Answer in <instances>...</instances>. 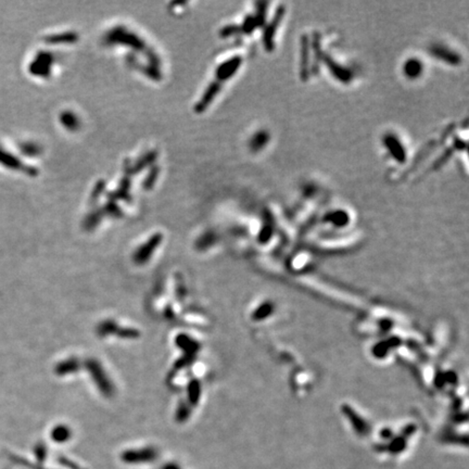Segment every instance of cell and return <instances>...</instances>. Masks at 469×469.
<instances>
[{
    "instance_id": "obj_1",
    "label": "cell",
    "mask_w": 469,
    "mask_h": 469,
    "mask_svg": "<svg viewBox=\"0 0 469 469\" xmlns=\"http://www.w3.org/2000/svg\"><path fill=\"white\" fill-rule=\"evenodd\" d=\"M106 43L108 44L116 43V44H121V45L123 44V45L132 47L133 49L139 50V51H146L149 57L150 62L153 64V66L157 68V66L160 64L158 56L153 51H150V50L146 47L144 41H142V39L138 37L136 34H134V33L127 32L124 28L112 29L106 35Z\"/></svg>"
},
{
    "instance_id": "obj_2",
    "label": "cell",
    "mask_w": 469,
    "mask_h": 469,
    "mask_svg": "<svg viewBox=\"0 0 469 469\" xmlns=\"http://www.w3.org/2000/svg\"><path fill=\"white\" fill-rule=\"evenodd\" d=\"M86 368L99 391L106 397H112L114 395L115 389L101 364H100L97 359L90 358L86 362Z\"/></svg>"
},
{
    "instance_id": "obj_3",
    "label": "cell",
    "mask_w": 469,
    "mask_h": 469,
    "mask_svg": "<svg viewBox=\"0 0 469 469\" xmlns=\"http://www.w3.org/2000/svg\"><path fill=\"white\" fill-rule=\"evenodd\" d=\"M159 456L158 451L154 448L147 447L135 450H127L121 455V459L124 463L137 465V464H147L152 463Z\"/></svg>"
},
{
    "instance_id": "obj_4",
    "label": "cell",
    "mask_w": 469,
    "mask_h": 469,
    "mask_svg": "<svg viewBox=\"0 0 469 469\" xmlns=\"http://www.w3.org/2000/svg\"><path fill=\"white\" fill-rule=\"evenodd\" d=\"M162 239L163 237L161 233H154L151 238H150L148 241H146L144 245L136 250V252L134 253V256H133L134 262H135L137 265L146 264L149 261V258L152 256L153 251L159 246H160Z\"/></svg>"
},
{
    "instance_id": "obj_5",
    "label": "cell",
    "mask_w": 469,
    "mask_h": 469,
    "mask_svg": "<svg viewBox=\"0 0 469 469\" xmlns=\"http://www.w3.org/2000/svg\"><path fill=\"white\" fill-rule=\"evenodd\" d=\"M241 64H242V58L240 56L232 57L228 59L227 61L221 63L215 72L216 81L223 83L225 81L229 80L232 75L236 74V72L238 71Z\"/></svg>"
},
{
    "instance_id": "obj_6",
    "label": "cell",
    "mask_w": 469,
    "mask_h": 469,
    "mask_svg": "<svg viewBox=\"0 0 469 469\" xmlns=\"http://www.w3.org/2000/svg\"><path fill=\"white\" fill-rule=\"evenodd\" d=\"M283 13H284V9L282 7H279L278 8V10L276 11L275 15H274V18L272 19L271 23L269 24V27H267L264 31V36H263V41H264V46L267 50H273L274 48V37H275V34H276V32H277V29L279 27V24L282 20V16H283Z\"/></svg>"
},
{
    "instance_id": "obj_7",
    "label": "cell",
    "mask_w": 469,
    "mask_h": 469,
    "mask_svg": "<svg viewBox=\"0 0 469 469\" xmlns=\"http://www.w3.org/2000/svg\"><path fill=\"white\" fill-rule=\"evenodd\" d=\"M383 144L387 147L395 160L400 163H404L406 161V151L404 146L402 145V142L398 139L397 136L392 135V134H388L383 138Z\"/></svg>"
},
{
    "instance_id": "obj_8",
    "label": "cell",
    "mask_w": 469,
    "mask_h": 469,
    "mask_svg": "<svg viewBox=\"0 0 469 469\" xmlns=\"http://www.w3.org/2000/svg\"><path fill=\"white\" fill-rule=\"evenodd\" d=\"M54 63V56L47 51L38 55L36 61L32 65V72L40 75V76H47L50 73V65Z\"/></svg>"
},
{
    "instance_id": "obj_9",
    "label": "cell",
    "mask_w": 469,
    "mask_h": 469,
    "mask_svg": "<svg viewBox=\"0 0 469 469\" xmlns=\"http://www.w3.org/2000/svg\"><path fill=\"white\" fill-rule=\"evenodd\" d=\"M221 87H222V83H220V82L215 81V82L211 83L210 86H209L206 88V90L204 91L202 98H201L200 101L197 103L196 111L197 112H202L203 110H205L206 107L212 102V100L215 98V96L219 94V91L221 90Z\"/></svg>"
},
{
    "instance_id": "obj_10",
    "label": "cell",
    "mask_w": 469,
    "mask_h": 469,
    "mask_svg": "<svg viewBox=\"0 0 469 469\" xmlns=\"http://www.w3.org/2000/svg\"><path fill=\"white\" fill-rule=\"evenodd\" d=\"M324 62L328 66L329 71L333 74V76L342 83H349L351 81V74L345 68L338 63L334 62L328 56H324Z\"/></svg>"
},
{
    "instance_id": "obj_11",
    "label": "cell",
    "mask_w": 469,
    "mask_h": 469,
    "mask_svg": "<svg viewBox=\"0 0 469 469\" xmlns=\"http://www.w3.org/2000/svg\"><path fill=\"white\" fill-rule=\"evenodd\" d=\"M176 345L185 352L187 355L190 356H195V354L200 349L199 343L194 339H191L190 337L186 336V334H179V336L176 338Z\"/></svg>"
},
{
    "instance_id": "obj_12",
    "label": "cell",
    "mask_w": 469,
    "mask_h": 469,
    "mask_svg": "<svg viewBox=\"0 0 469 469\" xmlns=\"http://www.w3.org/2000/svg\"><path fill=\"white\" fill-rule=\"evenodd\" d=\"M423 63L416 58L409 59L403 66V72L405 74V76L409 80H415L417 77H420L423 73Z\"/></svg>"
},
{
    "instance_id": "obj_13",
    "label": "cell",
    "mask_w": 469,
    "mask_h": 469,
    "mask_svg": "<svg viewBox=\"0 0 469 469\" xmlns=\"http://www.w3.org/2000/svg\"><path fill=\"white\" fill-rule=\"evenodd\" d=\"M155 159H157V152L155 151H149V152L145 153L142 157H140L134 165L126 164V166H125V170L128 169V172H132V173L140 172V171L144 170L145 167H147L148 165L152 164L154 162Z\"/></svg>"
},
{
    "instance_id": "obj_14",
    "label": "cell",
    "mask_w": 469,
    "mask_h": 469,
    "mask_svg": "<svg viewBox=\"0 0 469 469\" xmlns=\"http://www.w3.org/2000/svg\"><path fill=\"white\" fill-rule=\"evenodd\" d=\"M81 368L80 362L77 358L71 357V358H66L64 361L60 362L57 367H56V372L58 375L60 376H65V375H70L75 372H77Z\"/></svg>"
},
{
    "instance_id": "obj_15",
    "label": "cell",
    "mask_w": 469,
    "mask_h": 469,
    "mask_svg": "<svg viewBox=\"0 0 469 469\" xmlns=\"http://www.w3.org/2000/svg\"><path fill=\"white\" fill-rule=\"evenodd\" d=\"M129 187H131V181L127 177H125L122 179L119 188H117L115 191L111 192V194H108V198L110 199V201H115L116 199H122L127 201L132 200V196L129 195Z\"/></svg>"
},
{
    "instance_id": "obj_16",
    "label": "cell",
    "mask_w": 469,
    "mask_h": 469,
    "mask_svg": "<svg viewBox=\"0 0 469 469\" xmlns=\"http://www.w3.org/2000/svg\"><path fill=\"white\" fill-rule=\"evenodd\" d=\"M72 437V430L66 425H58L51 430V439L58 443H64Z\"/></svg>"
},
{
    "instance_id": "obj_17",
    "label": "cell",
    "mask_w": 469,
    "mask_h": 469,
    "mask_svg": "<svg viewBox=\"0 0 469 469\" xmlns=\"http://www.w3.org/2000/svg\"><path fill=\"white\" fill-rule=\"evenodd\" d=\"M60 121L63 126L71 132L80 128V119L72 111H64L60 115Z\"/></svg>"
},
{
    "instance_id": "obj_18",
    "label": "cell",
    "mask_w": 469,
    "mask_h": 469,
    "mask_svg": "<svg viewBox=\"0 0 469 469\" xmlns=\"http://www.w3.org/2000/svg\"><path fill=\"white\" fill-rule=\"evenodd\" d=\"M431 53L433 56L437 57L438 59H441V60L446 61L450 64H457L459 62V57L456 54L451 53L450 50L443 47H433L431 50Z\"/></svg>"
},
{
    "instance_id": "obj_19",
    "label": "cell",
    "mask_w": 469,
    "mask_h": 469,
    "mask_svg": "<svg viewBox=\"0 0 469 469\" xmlns=\"http://www.w3.org/2000/svg\"><path fill=\"white\" fill-rule=\"evenodd\" d=\"M187 396L188 403L190 405H197L199 403V400L201 397V384L199 380L194 379L189 382L187 388Z\"/></svg>"
},
{
    "instance_id": "obj_20",
    "label": "cell",
    "mask_w": 469,
    "mask_h": 469,
    "mask_svg": "<svg viewBox=\"0 0 469 469\" xmlns=\"http://www.w3.org/2000/svg\"><path fill=\"white\" fill-rule=\"evenodd\" d=\"M267 142H269V134L262 131V132L256 133L255 135L250 139L249 147L251 150H252V151L256 152V151H259V150H261L267 144Z\"/></svg>"
},
{
    "instance_id": "obj_21",
    "label": "cell",
    "mask_w": 469,
    "mask_h": 469,
    "mask_svg": "<svg viewBox=\"0 0 469 469\" xmlns=\"http://www.w3.org/2000/svg\"><path fill=\"white\" fill-rule=\"evenodd\" d=\"M102 215H103L102 209H99V210H95L91 213H89L85 219V221H84V224H83L84 228H85L86 230H93L94 228H96L97 225L100 223V221H101Z\"/></svg>"
},
{
    "instance_id": "obj_22",
    "label": "cell",
    "mask_w": 469,
    "mask_h": 469,
    "mask_svg": "<svg viewBox=\"0 0 469 469\" xmlns=\"http://www.w3.org/2000/svg\"><path fill=\"white\" fill-rule=\"evenodd\" d=\"M79 39L77 35L75 33H62V34L53 35L46 38V40L50 44H66V43H74Z\"/></svg>"
},
{
    "instance_id": "obj_23",
    "label": "cell",
    "mask_w": 469,
    "mask_h": 469,
    "mask_svg": "<svg viewBox=\"0 0 469 469\" xmlns=\"http://www.w3.org/2000/svg\"><path fill=\"white\" fill-rule=\"evenodd\" d=\"M120 328V326L117 325L114 321H105L100 323L97 327V332L100 337H107L109 334H115L117 329Z\"/></svg>"
},
{
    "instance_id": "obj_24",
    "label": "cell",
    "mask_w": 469,
    "mask_h": 469,
    "mask_svg": "<svg viewBox=\"0 0 469 469\" xmlns=\"http://www.w3.org/2000/svg\"><path fill=\"white\" fill-rule=\"evenodd\" d=\"M191 405L187 402L183 401L179 403L177 410H176V421L178 423L186 422L191 414Z\"/></svg>"
},
{
    "instance_id": "obj_25",
    "label": "cell",
    "mask_w": 469,
    "mask_h": 469,
    "mask_svg": "<svg viewBox=\"0 0 469 469\" xmlns=\"http://www.w3.org/2000/svg\"><path fill=\"white\" fill-rule=\"evenodd\" d=\"M308 51H307V43L306 40L302 41V49H301V76L307 79V66H308Z\"/></svg>"
},
{
    "instance_id": "obj_26",
    "label": "cell",
    "mask_w": 469,
    "mask_h": 469,
    "mask_svg": "<svg viewBox=\"0 0 469 469\" xmlns=\"http://www.w3.org/2000/svg\"><path fill=\"white\" fill-rule=\"evenodd\" d=\"M213 240H214V234L211 232H205L202 234V236L198 238L196 242V247L198 250H204L212 245Z\"/></svg>"
},
{
    "instance_id": "obj_27",
    "label": "cell",
    "mask_w": 469,
    "mask_h": 469,
    "mask_svg": "<svg viewBox=\"0 0 469 469\" xmlns=\"http://www.w3.org/2000/svg\"><path fill=\"white\" fill-rule=\"evenodd\" d=\"M116 336L124 339H135L140 336V332L137 329L129 327H120L116 331Z\"/></svg>"
},
{
    "instance_id": "obj_28",
    "label": "cell",
    "mask_w": 469,
    "mask_h": 469,
    "mask_svg": "<svg viewBox=\"0 0 469 469\" xmlns=\"http://www.w3.org/2000/svg\"><path fill=\"white\" fill-rule=\"evenodd\" d=\"M102 212L103 214L107 213L113 217H121L123 215V212L121 211L120 206L117 205L114 201H109V202L102 209Z\"/></svg>"
},
{
    "instance_id": "obj_29",
    "label": "cell",
    "mask_w": 469,
    "mask_h": 469,
    "mask_svg": "<svg viewBox=\"0 0 469 469\" xmlns=\"http://www.w3.org/2000/svg\"><path fill=\"white\" fill-rule=\"evenodd\" d=\"M158 176H159V167H158V166H153L152 169L150 170V173L148 174V176H147V177H146L145 180H144V188H145V189H150V188H151V187L154 185V183L157 181Z\"/></svg>"
},
{
    "instance_id": "obj_30",
    "label": "cell",
    "mask_w": 469,
    "mask_h": 469,
    "mask_svg": "<svg viewBox=\"0 0 469 469\" xmlns=\"http://www.w3.org/2000/svg\"><path fill=\"white\" fill-rule=\"evenodd\" d=\"M255 28H257V23H256L255 18H254V16L249 15V16H247V18H246L245 22L242 23V25H241V28H240V29H241L242 32H245V33H247V34H249V33L253 32ZM240 29H239V30H240Z\"/></svg>"
},
{
    "instance_id": "obj_31",
    "label": "cell",
    "mask_w": 469,
    "mask_h": 469,
    "mask_svg": "<svg viewBox=\"0 0 469 469\" xmlns=\"http://www.w3.org/2000/svg\"><path fill=\"white\" fill-rule=\"evenodd\" d=\"M105 188H106V184L103 181H99L97 184L93 191V194H91V198H90L91 202H96V201L99 199V197L103 194Z\"/></svg>"
},
{
    "instance_id": "obj_32",
    "label": "cell",
    "mask_w": 469,
    "mask_h": 469,
    "mask_svg": "<svg viewBox=\"0 0 469 469\" xmlns=\"http://www.w3.org/2000/svg\"><path fill=\"white\" fill-rule=\"evenodd\" d=\"M194 357L195 356H190V355L184 356L183 358L179 359V361H177V363H176L175 368H176V370H180V368L186 367L190 362H192V359H194Z\"/></svg>"
},
{
    "instance_id": "obj_33",
    "label": "cell",
    "mask_w": 469,
    "mask_h": 469,
    "mask_svg": "<svg viewBox=\"0 0 469 469\" xmlns=\"http://www.w3.org/2000/svg\"><path fill=\"white\" fill-rule=\"evenodd\" d=\"M239 31V28L238 27H233V25H230V27H226L222 30L221 32V34L223 37H228V36H231L233 33H237Z\"/></svg>"
},
{
    "instance_id": "obj_34",
    "label": "cell",
    "mask_w": 469,
    "mask_h": 469,
    "mask_svg": "<svg viewBox=\"0 0 469 469\" xmlns=\"http://www.w3.org/2000/svg\"><path fill=\"white\" fill-rule=\"evenodd\" d=\"M59 460H60V464H62L63 466L68 467V468H70V469H83V468H81L77 464H75V463L71 462V460L68 459V458L61 457V458H59Z\"/></svg>"
},
{
    "instance_id": "obj_35",
    "label": "cell",
    "mask_w": 469,
    "mask_h": 469,
    "mask_svg": "<svg viewBox=\"0 0 469 469\" xmlns=\"http://www.w3.org/2000/svg\"><path fill=\"white\" fill-rule=\"evenodd\" d=\"M161 469H181L177 464H175V463H169V464H166L164 466H162Z\"/></svg>"
}]
</instances>
